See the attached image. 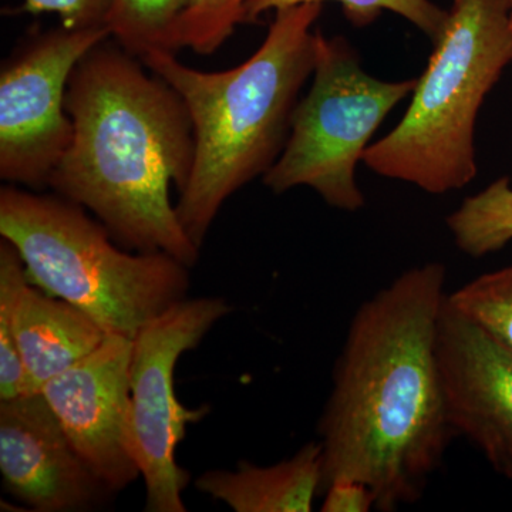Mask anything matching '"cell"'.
<instances>
[{
  "instance_id": "cell-16",
  "label": "cell",
  "mask_w": 512,
  "mask_h": 512,
  "mask_svg": "<svg viewBox=\"0 0 512 512\" xmlns=\"http://www.w3.org/2000/svg\"><path fill=\"white\" fill-rule=\"evenodd\" d=\"M336 2L342 5L346 19L355 28H366L383 12L394 13L412 23L431 42H436L446 26L448 12L431 0H251L248 3V23H255L262 15L292 8L303 3Z\"/></svg>"
},
{
  "instance_id": "cell-14",
  "label": "cell",
  "mask_w": 512,
  "mask_h": 512,
  "mask_svg": "<svg viewBox=\"0 0 512 512\" xmlns=\"http://www.w3.org/2000/svg\"><path fill=\"white\" fill-rule=\"evenodd\" d=\"M457 248L471 258L500 251L512 241V187L501 177L485 190L466 198L447 217Z\"/></svg>"
},
{
  "instance_id": "cell-3",
  "label": "cell",
  "mask_w": 512,
  "mask_h": 512,
  "mask_svg": "<svg viewBox=\"0 0 512 512\" xmlns=\"http://www.w3.org/2000/svg\"><path fill=\"white\" fill-rule=\"evenodd\" d=\"M322 3L276 10L264 42L238 66L194 69L175 53L141 57L180 94L194 128L190 180L175 210L200 248L225 202L264 177L284 151L302 87L312 77Z\"/></svg>"
},
{
  "instance_id": "cell-19",
  "label": "cell",
  "mask_w": 512,
  "mask_h": 512,
  "mask_svg": "<svg viewBox=\"0 0 512 512\" xmlns=\"http://www.w3.org/2000/svg\"><path fill=\"white\" fill-rule=\"evenodd\" d=\"M251 0H190L178 25V47L197 55H212L248 23Z\"/></svg>"
},
{
  "instance_id": "cell-20",
  "label": "cell",
  "mask_w": 512,
  "mask_h": 512,
  "mask_svg": "<svg viewBox=\"0 0 512 512\" xmlns=\"http://www.w3.org/2000/svg\"><path fill=\"white\" fill-rule=\"evenodd\" d=\"M113 0H25L30 15L53 13L67 29H107Z\"/></svg>"
},
{
  "instance_id": "cell-7",
  "label": "cell",
  "mask_w": 512,
  "mask_h": 512,
  "mask_svg": "<svg viewBox=\"0 0 512 512\" xmlns=\"http://www.w3.org/2000/svg\"><path fill=\"white\" fill-rule=\"evenodd\" d=\"M232 312L220 296L185 298L147 323L131 345V444L146 484V511H187L183 493L190 471L177 463L187 427L210 407L188 409L175 393V369L211 329Z\"/></svg>"
},
{
  "instance_id": "cell-11",
  "label": "cell",
  "mask_w": 512,
  "mask_h": 512,
  "mask_svg": "<svg viewBox=\"0 0 512 512\" xmlns=\"http://www.w3.org/2000/svg\"><path fill=\"white\" fill-rule=\"evenodd\" d=\"M448 421L512 481V350L444 303L437 335Z\"/></svg>"
},
{
  "instance_id": "cell-8",
  "label": "cell",
  "mask_w": 512,
  "mask_h": 512,
  "mask_svg": "<svg viewBox=\"0 0 512 512\" xmlns=\"http://www.w3.org/2000/svg\"><path fill=\"white\" fill-rule=\"evenodd\" d=\"M110 39L107 29L47 30L30 37L0 72V178L40 191L72 143L66 93L77 64Z\"/></svg>"
},
{
  "instance_id": "cell-15",
  "label": "cell",
  "mask_w": 512,
  "mask_h": 512,
  "mask_svg": "<svg viewBox=\"0 0 512 512\" xmlns=\"http://www.w3.org/2000/svg\"><path fill=\"white\" fill-rule=\"evenodd\" d=\"M190 0H113L107 30L130 55L141 57L153 52L177 55L178 25Z\"/></svg>"
},
{
  "instance_id": "cell-2",
  "label": "cell",
  "mask_w": 512,
  "mask_h": 512,
  "mask_svg": "<svg viewBox=\"0 0 512 512\" xmlns=\"http://www.w3.org/2000/svg\"><path fill=\"white\" fill-rule=\"evenodd\" d=\"M73 138L49 188L80 205L134 252H165L194 266L200 248L171 201L195 157L194 128L180 94L138 57L107 39L70 77Z\"/></svg>"
},
{
  "instance_id": "cell-4",
  "label": "cell",
  "mask_w": 512,
  "mask_h": 512,
  "mask_svg": "<svg viewBox=\"0 0 512 512\" xmlns=\"http://www.w3.org/2000/svg\"><path fill=\"white\" fill-rule=\"evenodd\" d=\"M0 237L18 249L30 284L107 335L133 340L190 292V266L165 252L123 249L89 211L57 194L2 187Z\"/></svg>"
},
{
  "instance_id": "cell-22",
  "label": "cell",
  "mask_w": 512,
  "mask_h": 512,
  "mask_svg": "<svg viewBox=\"0 0 512 512\" xmlns=\"http://www.w3.org/2000/svg\"><path fill=\"white\" fill-rule=\"evenodd\" d=\"M508 8H510V28L512 33V0H508Z\"/></svg>"
},
{
  "instance_id": "cell-6",
  "label": "cell",
  "mask_w": 512,
  "mask_h": 512,
  "mask_svg": "<svg viewBox=\"0 0 512 512\" xmlns=\"http://www.w3.org/2000/svg\"><path fill=\"white\" fill-rule=\"evenodd\" d=\"M414 87L416 79H376L345 37L316 30L311 87L296 104L288 141L262 177L264 184L278 195L308 187L336 210H362L357 164L390 111Z\"/></svg>"
},
{
  "instance_id": "cell-10",
  "label": "cell",
  "mask_w": 512,
  "mask_h": 512,
  "mask_svg": "<svg viewBox=\"0 0 512 512\" xmlns=\"http://www.w3.org/2000/svg\"><path fill=\"white\" fill-rule=\"evenodd\" d=\"M0 474L6 493L30 511H96L117 495L87 466L40 392L0 400Z\"/></svg>"
},
{
  "instance_id": "cell-12",
  "label": "cell",
  "mask_w": 512,
  "mask_h": 512,
  "mask_svg": "<svg viewBox=\"0 0 512 512\" xmlns=\"http://www.w3.org/2000/svg\"><path fill=\"white\" fill-rule=\"evenodd\" d=\"M13 335L26 375V394L92 355L107 333L72 303L29 284L20 295Z\"/></svg>"
},
{
  "instance_id": "cell-17",
  "label": "cell",
  "mask_w": 512,
  "mask_h": 512,
  "mask_svg": "<svg viewBox=\"0 0 512 512\" xmlns=\"http://www.w3.org/2000/svg\"><path fill=\"white\" fill-rule=\"evenodd\" d=\"M29 284L25 262L9 241H0V400L26 394V375L13 335L16 308Z\"/></svg>"
},
{
  "instance_id": "cell-21",
  "label": "cell",
  "mask_w": 512,
  "mask_h": 512,
  "mask_svg": "<svg viewBox=\"0 0 512 512\" xmlns=\"http://www.w3.org/2000/svg\"><path fill=\"white\" fill-rule=\"evenodd\" d=\"M323 512H369L376 508L373 491L365 483L340 478L333 481L322 493Z\"/></svg>"
},
{
  "instance_id": "cell-1",
  "label": "cell",
  "mask_w": 512,
  "mask_h": 512,
  "mask_svg": "<svg viewBox=\"0 0 512 512\" xmlns=\"http://www.w3.org/2000/svg\"><path fill=\"white\" fill-rule=\"evenodd\" d=\"M447 295L446 266L429 262L407 269L357 309L318 424L320 495L350 478L373 491L379 511L423 497L456 436L437 357Z\"/></svg>"
},
{
  "instance_id": "cell-9",
  "label": "cell",
  "mask_w": 512,
  "mask_h": 512,
  "mask_svg": "<svg viewBox=\"0 0 512 512\" xmlns=\"http://www.w3.org/2000/svg\"><path fill=\"white\" fill-rule=\"evenodd\" d=\"M131 345L107 335L92 355L40 390L74 448L114 494L141 476L131 444Z\"/></svg>"
},
{
  "instance_id": "cell-18",
  "label": "cell",
  "mask_w": 512,
  "mask_h": 512,
  "mask_svg": "<svg viewBox=\"0 0 512 512\" xmlns=\"http://www.w3.org/2000/svg\"><path fill=\"white\" fill-rule=\"evenodd\" d=\"M447 302L512 350V265L477 276L447 295Z\"/></svg>"
},
{
  "instance_id": "cell-13",
  "label": "cell",
  "mask_w": 512,
  "mask_h": 512,
  "mask_svg": "<svg viewBox=\"0 0 512 512\" xmlns=\"http://www.w3.org/2000/svg\"><path fill=\"white\" fill-rule=\"evenodd\" d=\"M322 476V444L309 441L272 466L241 460L235 470L205 471L195 488L235 512H311Z\"/></svg>"
},
{
  "instance_id": "cell-5",
  "label": "cell",
  "mask_w": 512,
  "mask_h": 512,
  "mask_svg": "<svg viewBox=\"0 0 512 512\" xmlns=\"http://www.w3.org/2000/svg\"><path fill=\"white\" fill-rule=\"evenodd\" d=\"M447 12L409 109L362 161L380 177L433 195L477 177L478 113L512 63L508 0H454Z\"/></svg>"
}]
</instances>
